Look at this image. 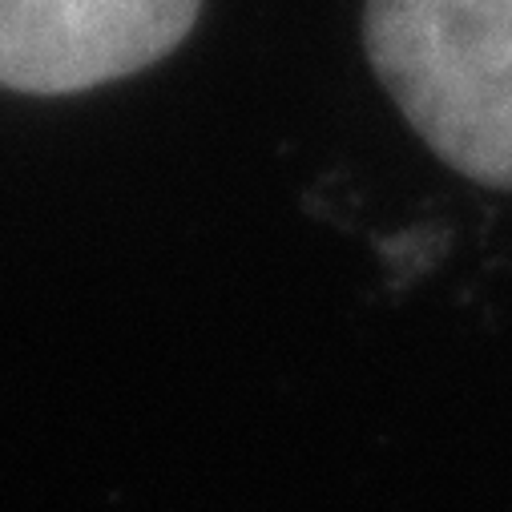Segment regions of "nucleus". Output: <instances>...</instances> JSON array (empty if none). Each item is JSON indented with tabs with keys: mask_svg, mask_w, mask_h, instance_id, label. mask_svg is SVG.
Masks as SVG:
<instances>
[{
	"mask_svg": "<svg viewBox=\"0 0 512 512\" xmlns=\"http://www.w3.org/2000/svg\"><path fill=\"white\" fill-rule=\"evenodd\" d=\"M363 49L440 162L512 190V0H367Z\"/></svg>",
	"mask_w": 512,
	"mask_h": 512,
	"instance_id": "f257e3e1",
	"label": "nucleus"
},
{
	"mask_svg": "<svg viewBox=\"0 0 512 512\" xmlns=\"http://www.w3.org/2000/svg\"><path fill=\"white\" fill-rule=\"evenodd\" d=\"M202 0H0V89L65 97L174 53Z\"/></svg>",
	"mask_w": 512,
	"mask_h": 512,
	"instance_id": "f03ea898",
	"label": "nucleus"
}]
</instances>
